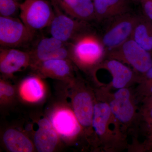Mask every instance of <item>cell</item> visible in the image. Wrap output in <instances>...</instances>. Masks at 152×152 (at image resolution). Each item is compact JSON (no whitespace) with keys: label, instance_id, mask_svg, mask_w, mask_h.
<instances>
[{"label":"cell","instance_id":"cell-1","mask_svg":"<svg viewBox=\"0 0 152 152\" xmlns=\"http://www.w3.org/2000/svg\"><path fill=\"white\" fill-rule=\"evenodd\" d=\"M68 47L69 58L84 69L97 65L107 55L102 38L88 29L68 42Z\"/></svg>","mask_w":152,"mask_h":152},{"label":"cell","instance_id":"cell-2","mask_svg":"<svg viewBox=\"0 0 152 152\" xmlns=\"http://www.w3.org/2000/svg\"><path fill=\"white\" fill-rule=\"evenodd\" d=\"M54 15L52 3L48 0H25L20 7V19L34 31L49 27Z\"/></svg>","mask_w":152,"mask_h":152},{"label":"cell","instance_id":"cell-3","mask_svg":"<svg viewBox=\"0 0 152 152\" xmlns=\"http://www.w3.org/2000/svg\"><path fill=\"white\" fill-rule=\"evenodd\" d=\"M139 16L131 12L113 18L102 38L107 51L121 45L131 38Z\"/></svg>","mask_w":152,"mask_h":152},{"label":"cell","instance_id":"cell-4","mask_svg":"<svg viewBox=\"0 0 152 152\" xmlns=\"http://www.w3.org/2000/svg\"><path fill=\"white\" fill-rule=\"evenodd\" d=\"M107 55L110 58L126 63L142 74L152 66V57L149 52L131 38L118 48L107 52Z\"/></svg>","mask_w":152,"mask_h":152},{"label":"cell","instance_id":"cell-5","mask_svg":"<svg viewBox=\"0 0 152 152\" xmlns=\"http://www.w3.org/2000/svg\"><path fill=\"white\" fill-rule=\"evenodd\" d=\"M31 30L15 17L0 16V45L1 48H15L26 45L34 37Z\"/></svg>","mask_w":152,"mask_h":152},{"label":"cell","instance_id":"cell-6","mask_svg":"<svg viewBox=\"0 0 152 152\" xmlns=\"http://www.w3.org/2000/svg\"><path fill=\"white\" fill-rule=\"evenodd\" d=\"M51 3L55 12L54 17L49 26L51 37L68 43L80 33L88 29L87 22L70 17L56 4Z\"/></svg>","mask_w":152,"mask_h":152},{"label":"cell","instance_id":"cell-7","mask_svg":"<svg viewBox=\"0 0 152 152\" xmlns=\"http://www.w3.org/2000/svg\"><path fill=\"white\" fill-rule=\"evenodd\" d=\"M68 42L56 38H43L40 40L30 51L31 64L32 65L43 61L51 59H69Z\"/></svg>","mask_w":152,"mask_h":152},{"label":"cell","instance_id":"cell-8","mask_svg":"<svg viewBox=\"0 0 152 152\" xmlns=\"http://www.w3.org/2000/svg\"><path fill=\"white\" fill-rule=\"evenodd\" d=\"M31 64L29 52L15 48H1L0 71L5 75H11Z\"/></svg>","mask_w":152,"mask_h":152},{"label":"cell","instance_id":"cell-9","mask_svg":"<svg viewBox=\"0 0 152 152\" xmlns=\"http://www.w3.org/2000/svg\"><path fill=\"white\" fill-rule=\"evenodd\" d=\"M68 15L87 22L95 19L92 0H50Z\"/></svg>","mask_w":152,"mask_h":152},{"label":"cell","instance_id":"cell-10","mask_svg":"<svg viewBox=\"0 0 152 152\" xmlns=\"http://www.w3.org/2000/svg\"><path fill=\"white\" fill-rule=\"evenodd\" d=\"M95 19L110 20L131 12L132 0H93Z\"/></svg>","mask_w":152,"mask_h":152},{"label":"cell","instance_id":"cell-11","mask_svg":"<svg viewBox=\"0 0 152 152\" xmlns=\"http://www.w3.org/2000/svg\"><path fill=\"white\" fill-rule=\"evenodd\" d=\"M72 105L74 114L80 125L85 129L92 127L94 105L90 94L85 91L77 93Z\"/></svg>","mask_w":152,"mask_h":152},{"label":"cell","instance_id":"cell-12","mask_svg":"<svg viewBox=\"0 0 152 152\" xmlns=\"http://www.w3.org/2000/svg\"><path fill=\"white\" fill-rule=\"evenodd\" d=\"M39 129L34 136V142L36 148L40 152L53 151L58 141L56 131L50 123L46 119L39 121Z\"/></svg>","mask_w":152,"mask_h":152},{"label":"cell","instance_id":"cell-13","mask_svg":"<svg viewBox=\"0 0 152 152\" xmlns=\"http://www.w3.org/2000/svg\"><path fill=\"white\" fill-rule=\"evenodd\" d=\"M52 122L55 130L65 137L75 136L80 130V124L75 114L69 110L58 111L53 116Z\"/></svg>","mask_w":152,"mask_h":152},{"label":"cell","instance_id":"cell-14","mask_svg":"<svg viewBox=\"0 0 152 152\" xmlns=\"http://www.w3.org/2000/svg\"><path fill=\"white\" fill-rule=\"evenodd\" d=\"M113 116L108 103L99 102L95 104L92 127L100 138L104 140L108 135L109 126Z\"/></svg>","mask_w":152,"mask_h":152},{"label":"cell","instance_id":"cell-15","mask_svg":"<svg viewBox=\"0 0 152 152\" xmlns=\"http://www.w3.org/2000/svg\"><path fill=\"white\" fill-rule=\"evenodd\" d=\"M104 66L111 75L112 86L117 90L126 88L133 78L132 71L118 60L110 58Z\"/></svg>","mask_w":152,"mask_h":152},{"label":"cell","instance_id":"cell-16","mask_svg":"<svg viewBox=\"0 0 152 152\" xmlns=\"http://www.w3.org/2000/svg\"><path fill=\"white\" fill-rule=\"evenodd\" d=\"M39 72L45 75L63 78L70 76L72 67L69 59H51L34 65Z\"/></svg>","mask_w":152,"mask_h":152},{"label":"cell","instance_id":"cell-17","mask_svg":"<svg viewBox=\"0 0 152 152\" xmlns=\"http://www.w3.org/2000/svg\"><path fill=\"white\" fill-rule=\"evenodd\" d=\"M109 104L113 116L121 124H129L134 119L135 114L134 104L131 98L115 99L110 101Z\"/></svg>","mask_w":152,"mask_h":152},{"label":"cell","instance_id":"cell-18","mask_svg":"<svg viewBox=\"0 0 152 152\" xmlns=\"http://www.w3.org/2000/svg\"><path fill=\"white\" fill-rule=\"evenodd\" d=\"M3 141L6 148L12 152H31L34 147L31 141L20 132L10 129L5 132Z\"/></svg>","mask_w":152,"mask_h":152},{"label":"cell","instance_id":"cell-19","mask_svg":"<svg viewBox=\"0 0 152 152\" xmlns=\"http://www.w3.org/2000/svg\"><path fill=\"white\" fill-rule=\"evenodd\" d=\"M131 39L148 51L152 50V22L139 16Z\"/></svg>","mask_w":152,"mask_h":152},{"label":"cell","instance_id":"cell-20","mask_svg":"<svg viewBox=\"0 0 152 152\" xmlns=\"http://www.w3.org/2000/svg\"><path fill=\"white\" fill-rule=\"evenodd\" d=\"M23 97L30 102H36L42 99L44 91L42 84L38 78L30 77L23 81L20 88Z\"/></svg>","mask_w":152,"mask_h":152},{"label":"cell","instance_id":"cell-21","mask_svg":"<svg viewBox=\"0 0 152 152\" xmlns=\"http://www.w3.org/2000/svg\"><path fill=\"white\" fill-rule=\"evenodd\" d=\"M21 0H0V15L4 17H15L20 12Z\"/></svg>","mask_w":152,"mask_h":152},{"label":"cell","instance_id":"cell-22","mask_svg":"<svg viewBox=\"0 0 152 152\" xmlns=\"http://www.w3.org/2000/svg\"><path fill=\"white\" fill-rule=\"evenodd\" d=\"M134 4H140L147 18L152 22V0H132Z\"/></svg>","mask_w":152,"mask_h":152},{"label":"cell","instance_id":"cell-23","mask_svg":"<svg viewBox=\"0 0 152 152\" xmlns=\"http://www.w3.org/2000/svg\"><path fill=\"white\" fill-rule=\"evenodd\" d=\"M14 94L13 88L5 83L1 82L0 83V95L1 97L11 96Z\"/></svg>","mask_w":152,"mask_h":152},{"label":"cell","instance_id":"cell-24","mask_svg":"<svg viewBox=\"0 0 152 152\" xmlns=\"http://www.w3.org/2000/svg\"><path fill=\"white\" fill-rule=\"evenodd\" d=\"M144 115L148 124H152V106H145Z\"/></svg>","mask_w":152,"mask_h":152},{"label":"cell","instance_id":"cell-25","mask_svg":"<svg viewBox=\"0 0 152 152\" xmlns=\"http://www.w3.org/2000/svg\"><path fill=\"white\" fill-rule=\"evenodd\" d=\"M144 86V91L146 97L152 95V81L143 82Z\"/></svg>","mask_w":152,"mask_h":152},{"label":"cell","instance_id":"cell-26","mask_svg":"<svg viewBox=\"0 0 152 152\" xmlns=\"http://www.w3.org/2000/svg\"><path fill=\"white\" fill-rule=\"evenodd\" d=\"M142 82L152 81V66L145 72L142 74Z\"/></svg>","mask_w":152,"mask_h":152},{"label":"cell","instance_id":"cell-27","mask_svg":"<svg viewBox=\"0 0 152 152\" xmlns=\"http://www.w3.org/2000/svg\"><path fill=\"white\" fill-rule=\"evenodd\" d=\"M145 106H152V95L146 97L145 99Z\"/></svg>","mask_w":152,"mask_h":152},{"label":"cell","instance_id":"cell-28","mask_svg":"<svg viewBox=\"0 0 152 152\" xmlns=\"http://www.w3.org/2000/svg\"><path fill=\"white\" fill-rule=\"evenodd\" d=\"M150 128V141L151 145H152V124H148Z\"/></svg>","mask_w":152,"mask_h":152},{"label":"cell","instance_id":"cell-29","mask_svg":"<svg viewBox=\"0 0 152 152\" xmlns=\"http://www.w3.org/2000/svg\"><path fill=\"white\" fill-rule=\"evenodd\" d=\"M92 1H93V0H92Z\"/></svg>","mask_w":152,"mask_h":152}]
</instances>
